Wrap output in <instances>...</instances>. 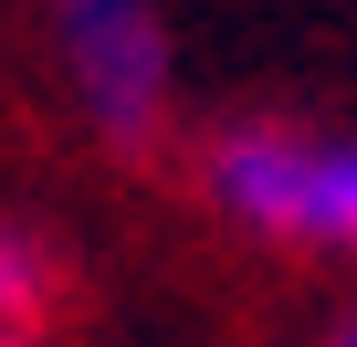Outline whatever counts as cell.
Wrapping results in <instances>:
<instances>
[{
	"label": "cell",
	"mask_w": 357,
	"mask_h": 347,
	"mask_svg": "<svg viewBox=\"0 0 357 347\" xmlns=\"http://www.w3.org/2000/svg\"><path fill=\"white\" fill-rule=\"evenodd\" d=\"M200 200L284 253H357V137L242 116L200 137Z\"/></svg>",
	"instance_id": "6da1fadb"
},
{
	"label": "cell",
	"mask_w": 357,
	"mask_h": 347,
	"mask_svg": "<svg viewBox=\"0 0 357 347\" xmlns=\"http://www.w3.org/2000/svg\"><path fill=\"white\" fill-rule=\"evenodd\" d=\"M43 22H53V64H63L84 126L116 158H147L168 137V95H178L158 0H43Z\"/></svg>",
	"instance_id": "7a4b0ae2"
},
{
	"label": "cell",
	"mask_w": 357,
	"mask_h": 347,
	"mask_svg": "<svg viewBox=\"0 0 357 347\" xmlns=\"http://www.w3.org/2000/svg\"><path fill=\"white\" fill-rule=\"evenodd\" d=\"M53 295H63L53 242H43V232H22V221H0V337H43Z\"/></svg>",
	"instance_id": "3957f363"
},
{
	"label": "cell",
	"mask_w": 357,
	"mask_h": 347,
	"mask_svg": "<svg viewBox=\"0 0 357 347\" xmlns=\"http://www.w3.org/2000/svg\"><path fill=\"white\" fill-rule=\"evenodd\" d=\"M326 347H357V316H347V326H336V337H326Z\"/></svg>",
	"instance_id": "277c9868"
},
{
	"label": "cell",
	"mask_w": 357,
	"mask_h": 347,
	"mask_svg": "<svg viewBox=\"0 0 357 347\" xmlns=\"http://www.w3.org/2000/svg\"><path fill=\"white\" fill-rule=\"evenodd\" d=\"M0 347H32V337H0Z\"/></svg>",
	"instance_id": "5b68a950"
}]
</instances>
